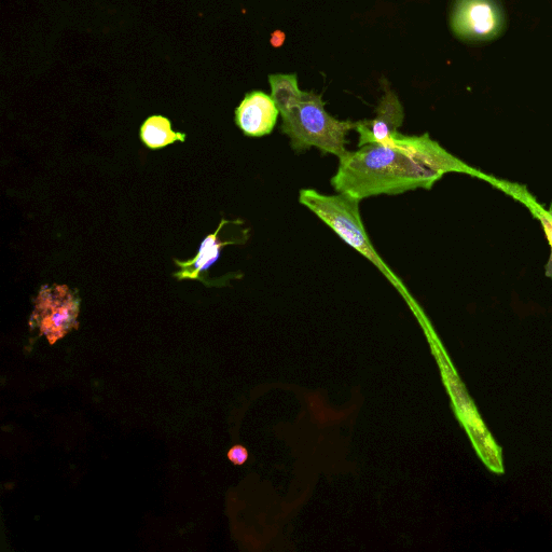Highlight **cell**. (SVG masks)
<instances>
[{
    "mask_svg": "<svg viewBox=\"0 0 552 552\" xmlns=\"http://www.w3.org/2000/svg\"><path fill=\"white\" fill-rule=\"evenodd\" d=\"M331 179L338 193L357 200L431 189L447 173L477 172L433 141L429 134L398 133L390 144H367L339 158Z\"/></svg>",
    "mask_w": 552,
    "mask_h": 552,
    "instance_id": "1",
    "label": "cell"
},
{
    "mask_svg": "<svg viewBox=\"0 0 552 552\" xmlns=\"http://www.w3.org/2000/svg\"><path fill=\"white\" fill-rule=\"evenodd\" d=\"M269 82L272 99L282 117L280 131L289 138L295 153L312 147L339 158L347 153V135L355 130L356 122L330 116L322 95L301 91L295 74L271 75Z\"/></svg>",
    "mask_w": 552,
    "mask_h": 552,
    "instance_id": "2",
    "label": "cell"
},
{
    "mask_svg": "<svg viewBox=\"0 0 552 552\" xmlns=\"http://www.w3.org/2000/svg\"><path fill=\"white\" fill-rule=\"evenodd\" d=\"M299 202L383 273L389 272L369 240L360 212V200L343 193L327 196L314 189H303L300 191Z\"/></svg>",
    "mask_w": 552,
    "mask_h": 552,
    "instance_id": "3",
    "label": "cell"
},
{
    "mask_svg": "<svg viewBox=\"0 0 552 552\" xmlns=\"http://www.w3.org/2000/svg\"><path fill=\"white\" fill-rule=\"evenodd\" d=\"M79 311L77 291L66 285L43 286L35 299L31 327L54 344L78 328Z\"/></svg>",
    "mask_w": 552,
    "mask_h": 552,
    "instance_id": "4",
    "label": "cell"
},
{
    "mask_svg": "<svg viewBox=\"0 0 552 552\" xmlns=\"http://www.w3.org/2000/svg\"><path fill=\"white\" fill-rule=\"evenodd\" d=\"M451 29L465 43H487L506 29V16L500 0H455Z\"/></svg>",
    "mask_w": 552,
    "mask_h": 552,
    "instance_id": "5",
    "label": "cell"
},
{
    "mask_svg": "<svg viewBox=\"0 0 552 552\" xmlns=\"http://www.w3.org/2000/svg\"><path fill=\"white\" fill-rule=\"evenodd\" d=\"M404 118V107L398 96L385 87V93L376 108V117L356 122L355 131L360 134L358 146L390 144L403 126Z\"/></svg>",
    "mask_w": 552,
    "mask_h": 552,
    "instance_id": "6",
    "label": "cell"
},
{
    "mask_svg": "<svg viewBox=\"0 0 552 552\" xmlns=\"http://www.w3.org/2000/svg\"><path fill=\"white\" fill-rule=\"evenodd\" d=\"M280 112L271 95L254 91L245 95L236 110V122L246 136L262 137L272 133Z\"/></svg>",
    "mask_w": 552,
    "mask_h": 552,
    "instance_id": "7",
    "label": "cell"
},
{
    "mask_svg": "<svg viewBox=\"0 0 552 552\" xmlns=\"http://www.w3.org/2000/svg\"><path fill=\"white\" fill-rule=\"evenodd\" d=\"M230 224L228 220H223L217 228L216 232L207 236L201 243L200 250L197 256L187 261L175 260V264L179 267L174 276L179 281L195 280L206 285L204 273L210 270L216 264L220 257V252L227 245L243 244L241 241H222L219 238V233L223 227Z\"/></svg>",
    "mask_w": 552,
    "mask_h": 552,
    "instance_id": "8",
    "label": "cell"
},
{
    "mask_svg": "<svg viewBox=\"0 0 552 552\" xmlns=\"http://www.w3.org/2000/svg\"><path fill=\"white\" fill-rule=\"evenodd\" d=\"M144 144L150 149H160L176 142L184 143L185 133L174 132L171 121L162 116L148 118L141 129Z\"/></svg>",
    "mask_w": 552,
    "mask_h": 552,
    "instance_id": "9",
    "label": "cell"
},
{
    "mask_svg": "<svg viewBox=\"0 0 552 552\" xmlns=\"http://www.w3.org/2000/svg\"><path fill=\"white\" fill-rule=\"evenodd\" d=\"M523 195V193H522ZM523 199L519 198L523 204L529 207L531 213L538 219L543 226L546 239L550 246V258L548 264L545 267L546 275L548 278H552V207L550 210H546L545 207L538 204L533 198L529 195H523Z\"/></svg>",
    "mask_w": 552,
    "mask_h": 552,
    "instance_id": "10",
    "label": "cell"
},
{
    "mask_svg": "<svg viewBox=\"0 0 552 552\" xmlns=\"http://www.w3.org/2000/svg\"><path fill=\"white\" fill-rule=\"evenodd\" d=\"M228 459L236 465H243L248 460V452L242 446H234L228 452Z\"/></svg>",
    "mask_w": 552,
    "mask_h": 552,
    "instance_id": "11",
    "label": "cell"
},
{
    "mask_svg": "<svg viewBox=\"0 0 552 552\" xmlns=\"http://www.w3.org/2000/svg\"><path fill=\"white\" fill-rule=\"evenodd\" d=\"M285 38H286L285 33L281 31H276L271 36V45L274 48H280L283 46Z\"/></svg>",
    "mask_w": 552,
    "mask_h": 552,
    "instance_id": "12",
    "label": "cell"
}]
</instances>
